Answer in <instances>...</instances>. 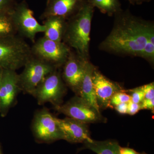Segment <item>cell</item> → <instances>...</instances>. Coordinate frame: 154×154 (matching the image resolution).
I'll return each instance as SVG.
<instances>
[{
    "label": "cell",
    "instance_id": "cell-1",
    "mask_svg": "<svg viewBox=\"0 0 154 154\" xmlns=\"http://www.w3.org/2000/svg\"><path fill=\"white\" fill-rule=\"evenodd\" d=\"M118 19L111 33L102 43L109 51L140 56L152 25L128 13H117Z\"/></svg>",
    "mask_w": 154,
    "mask_h": 154
},
{
    "label": "cell",
    "instance_id": "cell-2",
    "mask_svg": "<svg viewBox=\"0 0 154 154\" xmlns=\"http://www.w3.org/2000/svg\"><path fill=\"white\" fill-rule=\"evenodd\" d=\"M94 8L89 2L85 3L66 22L63 39L65 43L73 48L77 55L83 59L86 60L88 55Z\"/></svg>",
    "mask_w": 154,
    "mask_h": 154
},
{
    "label": "cell",
    "instance_id": "cell-3",
    "mask_svg": "<svg viewBox=\"0 0 154 154\" xmlns=\"http://www.w3.org/2000/svg\"><path fill=\"white\" fill-rule=\"evenodd\" d=\"M31 47L20 36L0 38V68L16 71L32 57Z\"/></svg>",
    "mask_w": 154,
    "mask_h": 154
},
{
    "label": "cell",
    "instance_id": "cell-4",
    "mask_svg": "<svg viewBox=\"0 0 154 154\" xmlns=\"http://www.w3.org/2000/svg\"><path fill=\"white\" fill-rule=\"evenodd\" d=\"M31 50L33 56L57 69L65 63L71 52L65 42L53 41L44 36L35 41Z\"/></svg>",
    "mask_w": 154,
    "mask_h": 154
},
{
    "label": "cell",
    "instance_id": "cell-5",
    "mask_svg": "<svg viewBox=\"0 0 154 154\" xmlns=\"http://www.w3.org/2000/svg\"><path fill=\"white\" fill-rule=\"evenodd\" d=\"M23 67V71L19 75L20 88L21 91L31 95L45 78L57 69L33 55Z\"/></svg>",
    "mask_w": 154,
    "mask_h": 154
},
{
    "label": "cell",
    "instance_id": "cell-6",
    "mask_svg": "<svg viewBox=\"0 0 154 154\" xmlns=\"http://www.w3.org/2000/svg\"><path fill=\"white\" fill-rule=\"evenodd\" d=\"M32 130L35 140L39 143H51L63 140L56 117L46 108L35 113L32 122Z\"/></svg>",
    "mask_w": 154,
    "mask_h": 154
},
{
    "label": "cell",
    "instance_id": "cell-7",
    "mask_svg": "<svg viewBox=\"0 0 154 154\" xmlns=\"http://www.w3.org/2000/svg\"><path fill=\"white\" fill-rule=\"evenodd\" d=\"M65 91L64 85L57 69L45 78L32 95L39 105L49 102L55 107L61 104Z\"/></svg>",
    "mask_w": 154,
    "mask_h": 154
},
{
    "label": "cell",
    "instance_id": "cell-8",
    "mask_svg": "<svg viewBox=\"0 0 154 154\" xmlns=\"http://www.w3.org/2000/svg\"><path fill=\"white\" fill-rule=\"evenodd\" d=\"M10 14L17 33L21 37L28 38L33 43L37 33H44V25L37 22L33 11L25 4L12 10Z\"/></svg>",
    "mask_w": 154,
    "mask_h": 154
},
{
    "label": "cell",
    "instance_id": "cell-9",
    "mask_svg": "<svg viewBox=\"0 0 154 154\" xmlns=\"http://www.w3.org/2000/svg\"><path fill=\"white\" fill-rule=\"evenodd\" d=\"M54 107L59 113L86 124L101 120L100 113L79 96H75L65 104Z\"/></svg>",
    "mask_w": 154,
    "mask_h": 154
},
{
    "label": "cell",
    "instance_id": "cell-10",
    "mask_svg": "<svg viewBox=\"0 0 154 154\" xmlns=\"http://www.w3.org/2000/svg\"><path fill=\"white\" fill-rule=\"evenodd\" d=\"M20 91L19 75L16 71L4 69L0 87V113L2 116H5L15 105Z\"/></svg>",
    "mask_w": 154,
    "mask_h": 154
},
{
    "label": "cell",
    "instance_id": "cell-11",
    "mask_svg": "<svg viewBox=\"0 0 154 154\" xmlns=\"http://www.w3.org/2000/svg\"><path fill=\"white\" fill-rule=\"evenodd\" d=\"M57 124L63 136V140L78 143L93 140L90 137L87 124L70 117L60 119L56 117Z\"/></svg>",
    "mask_w": 154,
    "mask_h": 154
},
{
    "label": "cell",
    "instance_id": "cell-12",
    "mask_svg": "<svg viewBox=\"0 0 154 154\" xmlns=\"http://www.w3.org/2000/svg\"><path fill=\"white\" fill-rule=\"evenodd\" d=\"M87 60L83 59L71 52L68 58L64 64L63 80L67 85L77 94L85 72Z\"/></svg>",
    "mask_w": 154,
    "mask_h": 154
},
{
    "label": "cell",
    "instance_id": "cell-13",
    "mask_svg": "<svg viewBox=\"0 0 154 154\" xmlns=\"http://www.w3.org/2000/svg\"><path fill=\"white\" fill-rule=\"evenodd\" d=\"M92 82L98 104L104 107H109L110 99L117 92L122 91L118 84L111 82L99 71L94 69Z\"/></svg>",
    "mask_w": 154,
    "mask_h": 154
},
{
    "label": "cell",
    "instance_id": "cell-14",
    "mask_svg": "<svg viewBox=\"0 0 154 154\" xmlns=\"http://www.w3.org/2000/svg\"><path fill=\"white\" fill-rule=\"evenodd\" d=\"M85 2V0H51L42 18L57 17L66 19L75 14Z\"/></svg>",
    "mask_w": 154,
    "mask_h": 154
},
{
    "label": "cell",
    "instance_id": "cell-15",
    "mask_svg": "<svg viewBox=\"0 0 154 154\" xmlns=\"http://www.w3.org/2000/svg\"><path fill=\"white\" fill-rule=\"evenodd\" d=\"M94 67L87 61L85 72L78 95L94 109L100 113L96 93L92 82V75Z\"/></svg>",
    "mask_w": 154,
    "mask_h": 154
},
{
    "label": "cell",
    "instance_id": "cell-16",
    "mask_svg": "<svg viewBox=\"0 0 154 154\" xmlns=\"http://www.w3.org/2000/svg\"><path fill=\"white\" fill-rule=\"evenodd\" d=\"M65 19L57 17H50L45 19L43 25L45 30L44 37L56 42H62L66 28Z\"/></svg>",
    "mask_w": 154,
    "mask_h": 154
},
{
    "label": "cell",
    "instance_id": "cell-17",
    "mask_svg": "<svg viewBox=\"0 0 154 154\" xmlns=\"http://www.w3.org/2000/svg\"><path fill=\"white\" fill-rule=\"evenodd\" d=\"M85 148L89 149L97 154H119V146L113 140L96 141L84 142Z\"/></svg>",
    "mask_w": 154,
    "mask_h": 154
},
{
    "label": "cell",
    "instance_id": "cell-18",
    "mask_svg": "<svg viewBox=\"0 0 154 154\" xmlns=\"http://www.w3.org/2000/svg\"><path fill=\"white\" fill-rule=\"evenodd\" d=\"M89 2L104 14L109 15L116 14L121 11L119 0H90Z\"/></svg>",
    "mask_w": 154,
    "mask_h": 154
},
{
    "label": "cell",
    "instance_id": "cell-19",
    "mask_svg": "<svg viewBox=\"0 0 154 154\" xmlns=\"http://www.w3.org/2000/svg\"><path fill=\"white\" fill-rule=\"evenodd\" d=\"M10 13H0V38L17 35Z\"/></svg>",
    "mask_w": 154,
    "mask_h": 154
},
{
    "label": "cell",
    "instance_id": "cell-20",
    "mask_svg": "<svg viewBox=\"0 0 154 154\" xmlns=\"http://www.w3.org/2000/svg\"><path fill=\"white\" fill-rule=\"evenodd\" d=\"M131 100L130 96L122 92H117L110 99V106H115L122 103H128Z\"/></svg>",
    "mask_w": 154,
    "mask_h": 154
},
{
    "label": "cell",
    "instance_id": "cell-21",
    "mask_svg": "<svg viewBox=\"0 0 154 154\" xmlns=\"http://www.w3.org/2000/svg\"><path fill=\"white\" fill-rule=\"evenodd\" d=\"M131 93V101L137 104H140L143 100L145 99L144 94L141 87L134 88L130 90Z\"/></svg>",
    "mask_w": 154,
    "mask_h": 154
},
{
    "label": "cell",
    "instance_id": "cell-22",
    "mask_svg": "<svg viewBox=\"0 0 154 154\" xmlns=\"http://www.w3.org/2000/svg\"><path fill=\"white\" fill-rule=\"evenodd\" d=\"M140 57L152 61L154 60V44H152L148 39Z\"/></svg>",
    "mask_w": 154,
    "mask_h": 154
},
{
    "label": "cell",
    "instance_id": "cell-23",
    "mask_svg": "<svg viewBox=\"0 0 154 154\" xmlns=\"http://www.w3.org/2000/svg\"><path fill=\"white\" fill-rule=\"evenodd\" d=\"M141 88L144 94V98L146 99H154V83L147 84L141 86Z\"/></svg>",
    "mask_w": 154,
    "mask_h": 154
},
{
    "label": "cell",
    "instance_id": "cell-24",
    "mask_svg": "<svg viewBox=\"0 0 154 154\" xmlns=\"http://www.w3.org/2000/svg\"><path fill=\"white\" fill-rule=\"evenodd\" d=\"M140 110V104H137L131 101L128 102L127 113L131 115H134Z\"/></svg>",
    "mask_w": 154,
    "mask_h": 154
},
{
    "label": "cell",
    "instance_id": "cell-25",
    "mask_svg": "<svg viewBox=\"0 0 154 154\" xmlns=\"http://www.w3.org/2000/svg\"><path fill=\"white\" fill-rule=\"evenodd\" d=\"M140 110H153L154 108V99H144L140 103Z\"/></svg>",
    "mask_w": 154,
    "mask_h": 154
},
{
    "label": "cell",
    "instance_id": "cell-26",
    "mask_svg": "<svg viewBox=\"0 0 154 154\" xmlns=\"http://www.w3.org/2000/svg\"><path fill=\"white\" fill-rule=\"evenodd\" d=\"M11 0H0V13H10L12 10H10Z\"/></svg>",
    "mask_w": 154,
    "mask_h": 154
},
{
    "label": "cell",
    "instance_id": "cell-27",
    "mask_svg": "<svg viewBox=\"0 0 154 154\" xmlns=\"http://www.w3.org/2000/svg\"><path fill=\"white\" fill-rule=\"evenodd\" d=\"M116 110L120 114H126L128 111V103H122L115 106Z\"/></svg>",
    "mask_w": 154,
    "mask_h": 154
},
{
    "label": "cell",
    "instance_id": "cell-28",
    "mask_svg": "<svg viewBox=\"0 0 154 154\" xmlns=\"http://www.w3.org/2000/svg\"><path fill=\"white\" fill-rule=\"evenodd\" d=\"M119 154H139L134 150L129 148L122 147L119 146Z\"/></svg>",
    "mask_w": 154,
    "mask_h": 154
},
{
    "label": "cell",
    "instance_id": "cell-29",
    "mask_svg": "<svg viewBox=\"0 0 154 154\" xmlns=\"http://www.w3.org/2000/svg\"><path fill=\"white\" fill-rule=\"evenodd\" d=\"M133 5H140L143 3L149 2L150 0H128Z\"/></svg>",
    "mask_w": 154,
    "mask_h": 154
},
{
    "label": "cell",
    "instance_id": "cell-30",
    "mask_svg": "<svg viewBox=\"0 0 154 154\" xmlns=\"http://www.w3.org/2000/svg\"><path fill=\"white\" fill-rule=\"evenodd\" d=\"M4 69L0 68V87H1V82H2V74Z\"/></svg>",
    "mask_w": 154,
    "mask_h": 154
},
{
    "label": "cell",
    "instance_id": "cell-31",
    "mask_svg": "<svg viewBox=\"0 0 154 154\" xmlns=\"http://www.w3.org/2000/svg\"><path fill=\"white\" fill-rule=\"evenodd\" d=\"M0 154H2V150H1V147H0Z\"/></svg>",
    "mask_w": 154,
    "mask_h": 154
}]
</instances>
